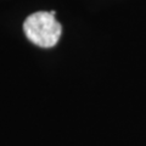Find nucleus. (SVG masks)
<instances>
[{"mask_svg":"<svg viewBox=\"0 0 146 146\" xmlns=\"http://www.w3.org/2000/svg\"><path fill=\"white\" fill-rule=\"evenodd\" d=\"M23 31L33 44L40 48H52L60 39L62 27L51 12L39 11L26 18Z\"/></svg>","mask_w":146,"mask_h":146,"instance_id":"f257e3e1","label":"nucleus"}]
</instances>
